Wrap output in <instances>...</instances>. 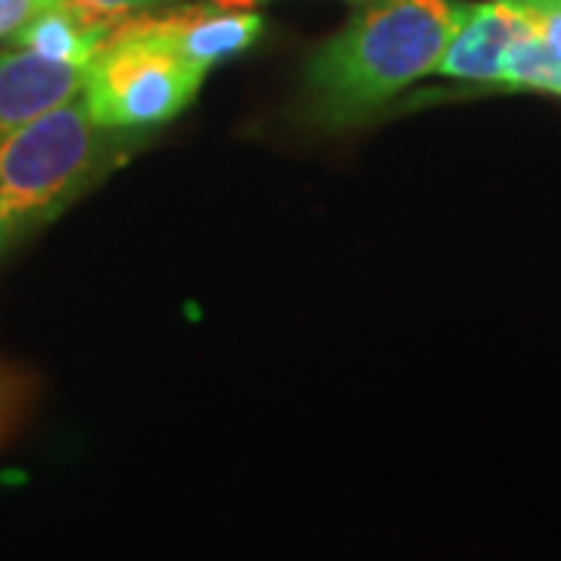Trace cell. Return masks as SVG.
Returning a JSON list of instances; mask_svg holds the SVG:
<instances>
[{
    "mask_svg": "<svg viewBox=\"0 0 561 561\" xmlns=\"http://www.w3.org/2000/svg\"><path fill=\"white\" fill-rule=\"evenodd\" d=\"M206 3H213L219 10H250L256 0H206Z\"/></svg>",
    "mask_w": 561,
    "mask_h": 561,
    "instance_id": "cell-13",
    "label": "cell"
},
{
    "mask_svg": "<svg viewBox=\"0 0 561 561\" xmlns=\"http://www.w3.org/2000/svg\"><path fill=\"white\" fill-rule=\"evenodd\" d=\"M515 3H524L530 10H561V0H515Z\"/></svg>",
    "mask_w": 561,
    "mask_h": 561,
    "instance_id": "cell-14",
    "label": "cell"
},
{
    "mask_svg": "<svg viewBox=\"0 0 561 561\" xmlns=\"http://www.w3.org/2000/svg\"><path fill=\"white\" fill-rule=\"evenodd\" d=\"M502 84L505 88H527L546 91L561 98V54L542 44L537 35L518 41L502 62Z\"/></svg>",
    "mask_w": 561,
    "mask_h": 561,
    "instance_id": "cell-8",
    "label": "cell"
},
{
    "mask_svg": "<svg viewBox=\"0 0 561 561\" xmlns=\"http://www.w3.org/2000/svg\"><path fill=\"white\" fill-rule=\"evenodd\" d=\"M262 28L265 22L253 10H219L213 3H194L128 16L113 25L110 38L150 41L179 54L181 60L213 69L216 62L250 50L260 41Z\"/></svg>",
    "mask_w": 561,
    "mask_h": 561,
    "instance_id": "cell-4",
    "label": "cell"
},
{
    "mask_svg": "<svg viewBox=\"0 0 561 561\" xmlns=\"http://www.w3.org/2000/svg\"><path fill=\"white\" fill-rule=\"evenodd\" d=\"M50 3H57V0H0V38H10L22 22L47 10Z\"/></svg>",
    "mask_w": 561,
    "mask_h": 561,
    "instance_id": "cell-11",
    "label": "cell"
},
{
    "mask_svg": "<svg viewBox=\"0 0 561 561\" xmlns=\"http://www.w3.org/2000/svg\"><path fill=\"white\" fill-rule=\"evenodd\" d=\"M534 35L561 54V10H534Z\"/></svg>",
    "mask_w": 561,
    "mask_h": 561,
    "instance_id": "cell-12",
    "label": "cell"
},
{
    "mask_svg": "<svg viewBox=\"0 0 561 561\" xmlns=\"http://www.w3.org/2000/svg\"><path fill=\"white\" fill-rule=\"evenodd\" d=\"M25 405H28V387H25V381L13 368L0 365V446L10 440V434L16 431Z\"/></svg>",
    "mask_w": 561,
    "mask_h": 561,
    "instance_id": "cell-10",
    "label": "cell"
},
{
    "mask_svg": "<svg viewBox=\"0 0 561 561\" xmlns=\"http://www.w3.org/2000/svg\"><path fill=\"white\" fill-rule=\"evenodd\" d=\"M534 35V10L515 0L468 3V13L449 38L437 76L474 84H502L508 50Z\"/></svg>",
    "mask_w": 561,
    "mask_h": 561,
    "instance_id": "cell-5",
    "label": "cell"
},
{
    "mask_svg": "<svg viewBox=\"0 0 561 561\" xmlns=\"http://www.w3.org/2000/svg\"><path fill=\"white\" fill-rule=\"evenodd\" d=\"M110 25L81 16L79 10H72L69 3H50L47 10L35 13L28 22H22L20 28L10 35L13 47L22 50H35L41 57L66 62H88L98 57L106 38H110Z\"/></svg>",
    "mask_w": 561,
    "mask_h": 561,
    "instance_id": "cell-7",
    "label": "cell"
},
{
    "mask_svg": "<svg viewBox=\"0 0 561 561\" xmlns=\"http://www.w3.org/2000/svg\"><path fill=\"white\" fill-rule=\"evenodd\" d=\"M72 10H79L81 16L101 22V25H116V22L138 16V13H153V10H165L175 7L179 0H62Z\"/></svg>",
    "mask_w": 561,
    "mask_h": 561,
    "instance_id": "cell-9",
    "label": "cell"
},
{
    "mask_svg": "<svg viewBox=\"0 0 561 561\" xmlns=\"http://www.w3.org/2000/svg\"><path fill=\"white\" fill-rule=\"evenodd\" d=\"M119 147L122 131L91 119L84 94L0 140V253L76 201Z\"/></svg>",
    "mask_w": 561,
    "mask_h": 561,
    "instance_id": "cell-2",
    "label": "cell"
},
{
    "mask_svg": "<svg viewBox=\"0 0 561 561\" xmlns=\"http://www.w3.org/2000/svg\"><path fill=\"white\" fill-rule=\"evenodd\" d=\"M209 69L138 38H106L88 62L84 103L106 131H147L175 119L197 98Z\"/></svg>",
    "mask_w": 561,
    "mask_h": 561,
    "instance_id": "cell-3",
    "label": "cell"
},
{
    "mask_svg": "<svg viewBox=\"0 0 561 561\" xmlns=\"http://www.w3.org/2000/svg\"><path fill=\"white\" fill-rule=\"evenodd\" d=\"M468 0H368L309 57L306 116L331 131L353 128L412 81L437 72Z\"/></svg>",
    "mask_w": 561,
    "mask_h": 561,
    "instance_id": "cell-1",
    "label": "cell"
},
{
    "mask_svg": "<svg viewBox=\"0 0 561 561\" xmlns=\"http://www.w3.org/2000/svg\"><path fill=\"white\" fill-rule=\"evenodd\" d=\"M88 66L50 60L35 50H0V140L16 135L28 122L79 98Z\"/></svg>",
    "mask_w": 561,
    "mask_h": 561,
    "instance_id": "cell-6",
    "label": "cell"
}]
</instances>
